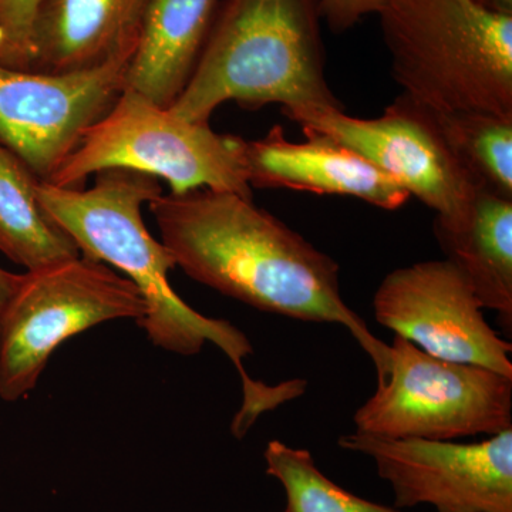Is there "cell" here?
<instances>
[{"instance_id":"obj_7","label":"cell","mask_w":512,"mask_h":512,"mask_svg":"<svg viewBox=\"0 0 512 512\" xmlns=\"http://www.w3.org/2000/svg\"><path fill=\"white\" fill-rule=\"evenodd\" d=\"M353 421L357 431L389 439L495 436L512 429V377L439 359L394 335L376 393Z\"/></svg>"},{"instance_id":"obj_18","label":"cell","mask_w":512,"mask_h":512,"mask_svg":"<svg viewBox=\"0 0 512 512\" xmlns=\"http://www.w3.org/2000/svg\"><path fill=\"white\" fill-rule=\"evenodd\" d=\"M266 474L285 488L288 512H400L343 490L316 467L305 448L274 440L264 453Z\"/></svg>"},{"instance_id":"obj_1","label":"cell","mask_w":512,"mask_h":512,"mask_svg":"<svg viewBox=\"0 0 512 512\" xmlns=\"http://www.w3.org/2000/svg\"><path fill=\"white\" fill-rule=\"evenodd\" d=\"M148 210L175 266L194 281L259 311L345 326L383 375L390 346L343 301L338 262L252 198L200 188L161 194Z\"/></svg>"},{"instance_id":"obj_2","label":"cell","mask_w":512,"mask_h":512,"mask_svg":"<svg viewBox=\"0 0 512 512\" xmlns=\"http://www.w3.org/2000/svg\"><path fill=\"white\" fill-rule=\"evenodd\" d=\"M36 194L47 217L72 237L83 258L114 266L137 286L147 303L146 318L138 326L153 345L192 356L211 342L232 360L244 384L237 429L247 431L262 413L292 399L291 383L271 387L248 376L244 359L252 355V346L241 330L194 311L171 288L173 255L148 232L141 214L144 204L163 194L158 178L113 168L97 173L89 190L39 181Z\"/></svg>"},{"instance_id":"obj_15","label":"cell","mask_w":512,"mask_h":512,"mask_svg":"<svg viewBox=\"0 0 512 512\" xmlns=\"http://www.w3.org/2000/svg\"><path fill=\"white\" fill-rule=\"evenodd\" d=\"M434 235L448 261L460 269L483 309L497 312L512 333V200L478 191L460 224H434Z\"/></svg>"},{"instance_id":"obj_19","label":"cell","mask_w":512,"mask_h":512,"mask_svg":"<svg viewBox=\"0 0 512 512\" xmlns=\"http://www.w3.org/2000/svg\"><path fill=\"white\" fill-rule=\"evenodd\" d=\"M40 0H0V66L30 70Z\"/></svg>"},{"instance_id":"obj_16","label":"cell","mask_w":512,"mask_h":512,"mask_svg":"<svg viewBox=\"0 0 512 512\" xmlns=\"http://www.w3.org/2000/svg\"><path fill=\"white\" fill-rule=\"evenodd\" d=\"M39 181L0 143V251L28 272L80 256L72 237L40 207Z\"/></svg>"},{"instance_id":"obj_21","label":"cell","mask_w":512,"mask_h":512,"mask_svg":"<svg viewBox=\"0 0 512 512\" xmlns=\"http://www.w3.org/2000/svg\"><path fill=\"white\" fill-rule=\"evenodd\" d=\"M20 281H22V275L12 274L0 268V316L5 311L13 293L18 289Z\"/></svg>"},{"instance_id":"obj_9","label":"cell","mask_w":512,"mask_h":512,"mask_svg":"<svg viewBox=\"0 0 512 512\" xmlns=\"http://www.w3.org/2000/svg\"><path fill=\"white\" fill-rule=\"evenodd\" d=\"M339 447L375 461L396 510L427 504L437 512H512V429L473 444L356 430Z\"/></svg>"},{"instance_id":"obj_23","label":"cell","mask_w":512,"mask_h":512,"mask_svg":"<svg viewBox=\"0 0 512 512\" xmlns=\"http://www.w3.org/2000/svg\"><path fill=\"white\" fill-rule=\"evenodd\" d=\"M285 512H288V511L285 510Z\"/></svg>"},{"instance_id":"obj_12","label":"cell","mask_w":512,"mask_h":512,"mask_svg":"<svg viewBox=\"0 0 512 512\" xmlns=\"http://www.w3.org/2000/svg\"><path fill=\"white\" fill-rule=\"evenodd\" d=\"M305 136L295 143L275 126L264 138L248 141L249 185L353 197L389 211L409 200V192L356 151L319 134Z\"/></svg>"},{"instance_id":"obj_6","label":"cell","mask_w":512,"mask_h":512,"mask_svg":"<svg viewBox=\"0 0 512 512\" xmlns=\"http://www.w3.org/2000/svg\"><path fill=\"white\" fill-rule=\"evenodd\" d=\"M146 315L130 279L82 255L26 272L0 316V397L16 402L35 389L53 352L77 333Z\"/></svg>"},{"instance_id":"obj_8","label":"cell","mask_w":512,"mask_h":512,"mask_svg":"<svg viewBox=\"0 0 512 512\" xmlns=\"http://www.w3.org/2000/svg\"><path fill=\"white\" fill-rule=\"evenodd\" d=\"M303 133L328 137L356 151L436 212L434 224L466 220L480 191L451 150L436 113L400 94L376 119H356L343 109L299 114Z\"/></svg>"},{"instance_id":"obj_3","label":"cell","mask_w":512,"mask_h":512,"mask_svg":"<svg viewBox=\"0 0 512 512\" xmlns=\"http://www.w3.org/2000/svg\"><path fill=\"white\" fill-rule=\"evenodd\" d=\"M320 0H221L190 82L170 110L210 124L222 104H281L289 120L343 109L326 77Z\"/></svg>"},{"instance_id":"obj_14","label":"cell","mask_w":512,"mask_h":512,"mask_svg":"<svg viewBox=\"0 0 512 512\" xmlns=\"http://www.w3.org/2000/svg\"><path fill=\"white\" fill-rule=\"evenodd\" d=\"M221 0H151L127 87L170 109L184 92Z\"/></svg>"},{"instance_id":"obj_10","label":"cell","mask_w":512,"mask_h":512,"mask_svg":"<svg viewBox=\"0 0 512 512\" xmlns=\"http://www.w3.org/2000/svg\"><path fill=\"white\" fill-rule=\"evenodd\" d=\"M128 64L57 74L0 66V143L49 180L116 104Z\"/></svg>"},{"instance_id":"obj_4","label":"cell","mask_w":512,"mask_h":512,"mask_svg":"<svg viewBox=\"0 0 512 512\" xmlns=\"http://www.w3.org/2000/svg\"><path fill=\"white\" fill-rule=\"evenodd\" d=\"M377 16L404 96L512 116V15L474 0H384Z\"/></svg>"},{"instance_id":"obj_17","label":"cell","mask_w":512,"mask_h":512,"mask_svg":"<svg viewBox=\"0 0 512 512\" xmlns=\"http://www.w3.org/2000/svg\"><path fill=\"white\" fill-rule=\"evenodd\" d=\"M434 113L478 190L512 200V116L471 110Z\"/></svg>"},{"instance_id":"obj_11","label":"cell","mask_w":512,"mask_h":512,"mask_svg":"<svg viewBox=\"0 0 512 512\" xmlns=\"http://www.w3.org/2000/svg\"><path fill=\"white\" fill-rule=\"evenodd\" d=\"M373 309L379 325L431 356L512 377L510 340L488 325L466 276L446 258L390 272Z\"/></svg>"},{"instance_id":"obj_5","label":"cell","mask_w":512,"mask_h":512,"mask_svg":"<svg viewBox=\"0 0 512 512\" xmlns=\"http://www.w3.org/2000/svg\"><path fill=\"white\" fill-rule=\"evenodd\" d=\"M247 143L244 138L217 133L210 124L180 119L126 87L46 183L83 188L90 175L121 168L163 178L173 194L207 188L254 200Z\"/></svg>"},{"instance_id":"obj_13","label":"cell","mask_w":512,"mask_h":512,"mask_svg":"<svg viewBox=\"0 0 512 512\" xmlns=\"http://www.w3.org/2000/svg\"><path fill=\"white\" fill-rule=\"evenodd\" d=\"M151 0H40L30 70L70 73L130 62Z\"/></svg>"},{"instance_id":"obj_20","label":"cell","mask_w":512,"mask_h":512,"mask_svg":"<svg viewBox=\"0 0 512 512\" xmlns=\"http://www.w3.org/2000/svg\"><path fill=\"white\" fill-rule=\"evenodd\" d=\"M383 3L384 0H320V8L329 29L333 33H343L366 16L377 15Z\"/></svg>"},{"instance_id":"obj_22","label":"cell","mask_w":512,"mask_h":512,"mask_svg":"<svg viewBox=\"0 0 512 512\" xmlns=\"http://www.w3.org/2000/svg\"><path fill=\"white\" fill-rule=\"evenodd\" d=\"M474 2L493 12L512 15V0H474Z\"/></svg>"}]
</instances>
